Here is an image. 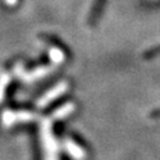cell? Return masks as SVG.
I'll use <instances>...</instances> for the list:
<instances>
[{
    "mask_svg": "<svg viewBox=\"0 0 160 160\" xmlns=\"http://www.w3.org/2000/svg\"><path fill=\"white\" fill-rule=\"evenodd\" d=\"M51 54V58H52V61H53V63H56V64H58V63H61L63 59H64V56H63V53L59 51V49H51V52H49Z\"/></svg>",
    "mask_w": 160,
    "mask_h": 160,
    "instance_id": "cell-8",
    "label": "cell"
},
{
    "mask_svg": "<svg viewBox=\"0 0 160 160\" xmlns=\"http://www.w3.org/2000/svg\"><path fill=\"white\" fill-rule=\"evenodd\" d=\"M52 69H53L52 67H39V68H37L35 71L24 72L20 66L17 67L18 76L23 79V81H25V82H33V81H37V79H41V78L46 77L48 73H51Z\"/></svg>",
    "mask_w": 160,
    "mask_h": 160,
    "instance_id": "cell-4",
    "label": "cell"
},
{
    "mask_svg": "<svg viewBox=\"0 0 160 160\" xmlns=\"http://www.w3.org/2000/svg\"><path fill=\"white\" fill-rule=\"evenodd\" d=\"M8 83H9V76H7V74L0 76V102H2L3 98H4V95H5V90L8 87Z\"/></svg>",
    "mask_w": 160,
    "mask_h": 160,
    "instance_id": "cell-7",
    "label": "cell"
},
{
    "mask_svg": "<svg viewBox=\"0 0 160 160\" xmlns=\"http://www.w3.org/2000/svg\"><path fill=\"white\" fill-rule=\"evenodd\" d=\"M41 140L44 151V160H58L57 141L52 132V118H46L41 125Z\"/></svg>",
    "mask_w": 160,
    "mask_h": 160,
    "instance_id": "cell-1",
    "label": "cell"
},
{
    "mask_svg": "<svg viewBox=\"0 0 160 160\" xmlns=\"http://www.w3.org/2000/svg\"><path fill=\"white\" fill-rule=\"evenodd\" d=\"M67 90H68V83H67V82H61V83H58L56 87L51 88L42 98H39L37 106H38L39 108H43V107L48 106L52 101H54L56 98H58V97H59L61 95H63Z\"/></svg>",
    "mask_w": 160,
    "mask_h": 160,
    "instance_id": "cell-3",
    "label": "cell"
},
{
    "mask_svg": "<svg viewBox=\"0 0 160 160\" xmlns=\"http://www.w3.org/2000/svg\"><path fill=\"white\" fill-rule=\"evenodd\" d=\"M64 149L69 154V156L73 158L74 160H83L86 158L83 149L78 144H76L72 139H66L64 140Z\"/></svg>",
    "mask_w": 160,
    "mask_h": 160,
    "instance_id": "cell-5",
    "label": "cell"
},
{
    "mask_svg": "<svg viewBox=\"0 0 160 160\" xmlns=\"http://www.w3.org/2000/svg\"><path fill=\"white\" fill-rule=\"evenodd\" d=\"M35 117L37 116L34 113L28 112V111H5L2 116V122L4 126L9 128L14 124L32 121Z\"/></svg>",
    "mask_w": 160,
    "mask_h": 160,
    "instance_id": "cell-2",
    "label": "cell"
},
{
    "mask_svg": "<svg viewBox=\"0 0 160 160\" xmlns=\"http://www.w3.org/2000/svg\"><path fill=\"white\" fill-rule=\"evenodd\" d=\"M74 111V105L73 103H67L59 108H57L53 113H52V120H61V118H64L67 117L69 113H72Z\"/></svg>",
    "mask_w": 160,
    "mask_h": 160,
    "instance_id": "cell-6",
    "label": "cell"
}]
</instances>
